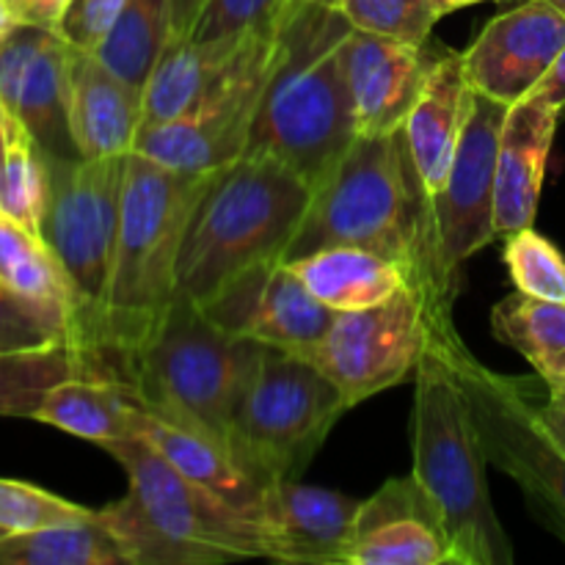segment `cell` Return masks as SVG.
Returning <instances> with one entry per match:
<instances>
[{
    "label": "cell",
    "instance_id": "7c38bea8",
    "mask_svg": "<svg viewBox=\"0 0 565 565\" xmlns=\"http://www.w3.org/2000/svg\"><path fill=\"white\" fill-rule=\"evenodd\" d=\"M428 345V312L419 292L379 307L337 312L318 342L312 362L340 386L348 408L414 379Z\"/></svg>",
    "mask_w": 565,
    "mask_h": 565
},
{
    "label": "cell",
    "instance_id": "681fc988",
    "mask_svg": "<svg viewBox=\"0 0 565 565\" xmlns=\"http://www.w3.org/2000/svg\"><path fill=\"white\" fill-rule=\"evenodd\" d=\"M0 116H3V105H0Z\"/></svg>",
    "mask_w": 565,
    "mask_h": 565
},
{
    "label": "cell",
    "instance_id": "f6af8a7d",
    "mask_svg": "<svg viewBox=\"0 0 565 565\" xmlns=\"http://www.w3.org/2000/svg\"><path fill=\"white\" fill-rule=\"evenodd\" d=\"M312 3H318V6H337V0H281L279 25L287 20V17L296 14L298 9H303V6H312Z\"/></svg>",
    "mask_w": 565,
    "mask_h": 565
},
{
    "label": "cell",
    "instance_id": "bcb514c9",
    "mask_svg": "<svg viewBox=\"0 0 565 565\" xmlns=\"http://www.w3.org/2000/svg\"><path fill=\"white\" fill-rule=\"evenodd\" d=\"M20 25V22L14 20V14L9 11V6H6V0H0V42H3L6 36H9L14 28Z\"/></svg>",
    "mask_w": 565,
    "mask_h": 565
},
{
    "label": "cell",
    "instance_id": "8fae6325",
    "mask_svg": "<svg viewBox=\"0 0 565 565\" xmlns=\"http://www.w3.org/2000/svg\"><path fill=\"white\" fill-rule=\"evenodd\" d=\"M103 450L125 469L132 502L166 535L202 550L215 565L259 557L274 561L263 524L185 478L147 441L121 439L110 441Z\"/></svg>",
    "mask_w": 565,
    "mask_h": 565
},
{
    "label": "cell",
    "instance_id": "4316f807",
    "mask_svg": "<svg viewBox=\"0 0 565 565\" xmlns=\"http://www.w3.org/2000/svg\"><path fill=\"white\" fill-rule=\"evenodd\" d=\"M252 36V33H248ZM243 39H196L185 36L169 42L158 64L149 72L141 88L143 97V127L177 119L185 114L199 94L224 72L235 58Z\"/></svg>",
    "mask_w": 565,
    "mask_h": 565
},
{
    "label": "cell",
    "instance_id": "8992f818",
    "mask_svg": "<svg viewBox=\"0 0 565 565\" xmlns=\"http://www.w3.org/2000/svg\"><path fill=\"white\" fill-rule=\"evenodd\" d=\"M312 185L276 154L246 152L213 174L177 265V292L207 303L248 265L285 257Z\"/></svg>",
    "mask_w": 565,
    "mask_h": 565
},
{
    "label": "cell",
    "instance_id": "4fadbf2b",
    "mask_svg": "<svg viewBox=\"0 0 565 565\" xmlns=\"http://www.w3.org/2000/svg\"><path fill=\"white\" fill-rule=\"evenodd\" d=\"M505 114V103H497L480 92L472 94L452 169L445 188L430 202L436 226V270H439V290L447 307H452L463 265L480 248L497 241V147H500Z\"/></svg>",
    "mask_w": 565,
    "mask_h": 565
},
{
    "label": "cell",
    "instance_id": "60d3db41",
    "mask_svg": "<svg viewBox=\"0 0 565 565\" xmlns=\"http://www.w3.org/2000/svg\"><path fill=\"white\" fill-rule=\"evenodd\" d=\"M524 386H527V395L530 401H533V408L541 417V423H544L546 428H550V434L565 447V392L546 390L544 395H539L527 381H524Z\"/></svg>",
    "mask_w": 565,
    "mask_h": 565
},
{
    "label": "cell",
    "instance_id": "1f68e13d",
    "mask_svg": "<svg viewBox=\"0 0 565 565\" xmlns=\"http://www.w3.org/2000/svg\"><path fill=\"white\" fill-rule=\"evenodd\" d=\"M47 204V158L36 138L3 108V163H0V210L33 232H42Z\"/></svg>",
    "mask_w": 565,
    "mask_h": 565
},
{
    "label": "cell",
    "instance_id": "52a82bcc",
    "mask_svg": "<svg viewBox=\"0 0 565 565\" xmlns=\"http://www.w3.org/2000/svg\"><path fill=\"white\" fill-rule=\"evenodd\" d=\"M345 412L340 386L312 359L263 345L235 425V461L265 486L298 480Z\"/></svg>",
    "mask_w": 565,
    "mask_h": 565
},
{
    "label": "cell",
    "instance_id": "7402d4cb",
    "mask_svg": "<svg viewBox=\"0 0 565 565\" xmlns=\"http://www.w3.org/2000/svg\"><path fill=\"white\" fill-rule=\"evenodd\" d=\"M472 94L475 88L467 81L461 53L441 50L430 64L419 99L403 125V138H406L414 171L430 202L445 188L452 169Z\"/></svg>",
    "mask_w": 565,
    "mask_h": 565
},
{
    "label": "cell",
    "instance_id": "b9f144b4",
    "mask_svg": "<svg viewBox=\"0 0 565 565\" xmlns=\"http://www.w3.org/2000/svg\"><path fill=\"white\" fill-rule=\"evenodd\" d=\"M530 94H539V97H544L546 103H550L552 108L561 114V119H565V44H563L561 53H557L555 64L550 66V72L541 77V83Z\"/></svg>",
    "mask_w": 565,
    "mask_h": 565
},
{
    "label": "cell",
    "instance_id": "2e32d148",
    "mask_svg": "<svg viewBox=\"0 0 565 565\" xmlns=\"http://www.w3.org/2000/svg\"><path fill=\"white\" fill-rule=\"evenodd\" d=\"M565 44V14L550 0H522L497 14L461 53L475 92L513 105L527 97Z\"/></svg>",
    "mask_w": 565,
    "mask_h": 565
},
{
    "label": "cell",
    "instance_id": "cb8c5ba5",
    "mask_svg": "<svg viewBox=\"0 0 565 565\" xmlns=\"http://www.w3.org/2000/svg\"><path fill=\"white\" fill-rule=\"evenodd\" d=\"M0 285L20 301L64 320L77 345L92 351L83 334L81 296L66 268L42 232L28 230L20 221L9 218L3 210H0Z\"/></svg>",
    "mask_w": 565,
    "mask_h": 565
},
{
    "label": "cell",
    "instance_id": "277c9868",
    "mask_svg": "<svg viewBox=\"0 0 565 565\" xmlns=\"http://www.w3.org/2000/svg\"><path fill=\"white\" fill-rule=\"evenodd\" d=\"M412 412V475L441 516L458 565H513V546L491 502L483 441L467 392L428 326Z\"/></svg>",
    "mask_w": 565,
    "mask_h": 565
},
{
    "label": "cell",
    "instance_id": "7dc6e473",
    "mask_svg": "<svg viewBox=\"0 0 565 565\" xmlns=\"http://www.w3.org/2000/svg\"><path fill=\"white\" fill-rule=\"evenodd\" d=\"M0 163H3V116H0Z\"/></svg>",
    "mask_w": 565,
    "mask_h": 565
},
{
    "label": "cell",
    "instance_id": "ac0fdd59",
    "mask_svg": "<svg viewBox=\"0 0 565 565\" xmlns=\"http://www.w3.org/2000/svg\"><path fill=\"white\" fill-rule=\"evenodd\" d=\"M359 511L362 502L340 491L274 480L265 489L259 524L268 533L276 563L348 565Z\"/></svg>",
    "mask_w": 565,
    "mask_h": 565
},
{
    "label": "cell",
    "instance_id": "5b68a950",
    "mask_svg": "<svg viewBox=\"0 0 565 565\" xmlns=\"http://www.w3.org/2000/svg\"><path fill=\"white\" fill-rule=\"evenodd\" d=\"M263 345L218 329L193 298L177 292L152 334L116 373L143 406L235 458V425Z\"/></svg>",
    "mask_w": 565,
    "mask_h": 565
},
{
    "label": "cell",
    "instance_id": "c3c4849f",
    "mask_svg": "<svg viewBox=\"0 0 565 565\" xmlns=\"http://www.w3.org/2000/svg\"><path fill=\"white\" fill-rule=\"evenodd\" d=\"M550 3H552V6H557V9H561L563 14H565V0H550Z\"/></svg>",
    "mask_w": 565,
    "mask_h": 565
},
{
    "label": "cell",
    "instance_id": "ffe728a7",
    "mask_svg": "<svg viewBox=\"0 0 565 565\" xmlns=\"http://www.w3.org/2000/svg\"><path fill=\"white\" fill-rule=\"evenodd\" d=\"M561 114L539 94L508 105L497 147L494 232L500 241L535 224Z\"/></svg>",
    "mask_w": 565,
    "mask_h": 565
},
{
    "label": "cell",
    "instance_id": "f35d334b",
    "mask_svg": "<svg viewBox=\"0 0 565 565\" xmlns=\"http://www.w3.org/2000/svg\"><path fill=\"white\" fill-rule=\"evenodd\" d=\"M127 0H72L61 20L58 33L77 50L97 53L99 44L119 20Z\"/></svg>",
    "mask_w": 565,
    "mask_h": 565
},
{
    "label": "cell",
    "instance_id": "9c48e42d",
    "mask_svg": "<svg viewBox=\"0 0 565 565\" xmlns=\"http://www.w3.org/2000/svg\"><path fill=\"white\" fill-rule=\"evenodd\" d=\"M428 326L467 392L489 463L511 475L565 539V447L535 414L524 381L483 367L452 323Z\"/></svg>",
    "mask_w": 565,
    "mask_h": 565
},
{
    "label": "cell",
    "instance_id": "4dcf8cb0",
    "mask_svg": "<svg viewBox=\"0 0 565 565\" xmlns=\"http://www.w3.org/2000/svg\"><path fill=\"white\" fill-rule=\"evenodd\" d=\"M171 42V0H127L97 55L132 86L143 88L149 72Z\"/></svg>",
    "mask_w": 565,
    "mask_h": 565
},
{
    "label": "cell",
    "instance_id": "6da1fadb",
    "mask_svg": "<svg viewBox=\"0 0 565 565\" xmlns=\"http://www.w3.org/2000/svg\"><path fill=\"white\" fill-rule=\"evenodd\" d=\"M329 246H362L397 259L412 274L428 320H452L436 270L434 204L414 171L403 130L353 138L312 188L285 263Z\"/></svg>",
    "mask_w": 565,
    "mask_h": 565
},
{
    "label": "cell",
    "instance_id": "3957f363",
    "mask_svg": "<svg viewBox=\"0 0 565 565\" xmlns=\"http://www.w3.org/2000/svg\"><path fill=\"white\" fill-rule=\"evenodd\" d=\"M351 31L337 6H303L281 22L279 58L248 136L246 152L276 154L312 188L359 136L342 72Z\"/></svg>",
    "mask_w": 565,
    "mask_h": 565
},
{
    "label": "cell",
    "instance_id": "d6986e66",
    "mask_svg": "<svg viewBox=\"0 0 565 565\" xmlns=\"http://www.w3.org/2000/svg\"><path fill=\"white\" fill-rule=\"evenodd\" d=\"M348 565H458L441 516L414 475L362 502Z\"/></svg>",
    "mask_w": 565,
    "mask_h": 565
},
{
    "label": "cell",
    "instance_id": "ba28073f",
    "mask_svg": "<svg viewBox=\"0 0 565 565\" xmlns=\"http://www.w3.org/2000/svg\"><path fill=\"white\" fill-rule=\"evenodd\" d=\"M47 158V204L42 237L70 274L83 303V334L99 351L105 296L114 268L116 235L121 215L125 158ZM110 364V362H108Z\"/></svg>",
    "mask_w": 565,
    "mask_h": 565
},
{
    "label": "cell",
    "instance_id": "836d02e7",
    "mask_svg": "<svg viewBox=\"0 0 565 565\" xmlns=\"http://www.w3.org/2000/svg\"><path fill=\"white\" fill-rule=\"evenodd\" d=\"M502 263L519 292L565 303V257L550 237L535 232V226L505 237Z\"/></svg>",
    "mask_w": 565,
    "mask_h": 565
},
{
    "label": "cell",
    "instance_id": "9a60e30c",
    "mask_svg": "<svg viewBox=\"0 0 565 565\" xmlns=\"http://www.w3.org/2000/svg\"><path fill=\"white\" fill-rule=\"evenodd\" d=\"M70 58L72 44L53 28L20 22L0 42V105L55 158H81L70 127Z\"/></svg>",
    "mask_w": 565,
    "mask_h": 565
},
{
    "label": "cell",
    "instance_id": "83f0119b",
    "mask_svg": "<svg viewBox=\"0 0 565 565\" xmlns=\"http://www.w3.org/2000/svg\"><path fill=\"white\" fill-rule=\"evenodd\" d=\"M77 375L116 373L108 359L70 340L44 348L0 351V417L36 419L44 397Z\"/></svg>",
    "mask_w": 565,
    "mask_h": 565
},
{
    "label": "cell",
    "instance_id": "f546056e",
    "mask_svg": "<svg viewBox=\"0 0 565 565\" xmlns=\"http://www.w3.org/2000/svg\"><path fill=\"white\" fill-rule=\"evenodd\" d=\"M0 565H130L97 511L83 522L0 535Z\"/></svg>",
    "mask_w": 565,
    "mask_h": 565
},
{
    "label": "cell",
    "instance_id": "e0dca14e",
    "mask_svg": "<svg viewBox=\"0 0 565 565\" xmlns=\"http://www.w3.org/2000/svg\"><path fill=\"white\" fill-rule=\"evenodd\" d=\"M436 55L425 44L397 42L353 28L342 50L348 99L359 136L403 130Z\"/></svg>",
    "mask_w": 565,
    "mask_h": 565
},
{
    "label": "cell",
    "instance_id": "603a6c76",
    "mask_svg": "<svg viewBox=\"0 0 565 565\" xmlns=\"http://www.w3.org/2000/svg\"><path fill=\"white\" fill-rule=\"evenodd\" d=\"M287 265L307 290L334 312L379 307L414 287L406 265L362 246L318 248Z\"/></svg>",
    "mask_w": 565,
    "mask_h": 565
},
{
    "label": "cell",
    "instance_id": "484cf974",
    "mask_svg": "<svg viewBox=\"0 0 565 565\" xmlns=\"http://www.w3.org/2000/svg\"><path fill=\"white\" fill-rule=\"evenodd\" d=\"M141 397L116 375H77L44 397L36 419L44 425L105 447L110 441L136 439Z\"/></svg>",
    "mask_w": 565,
    "mask_h": 565
},
{
    "label": "cell",
    "instance_id": "d4e9b609",
    "mask_svg": "<svg viewBox=\"0 0 565 565\" xmlns=\"http://www.w3.org/2000/svg\"><path fill=\"white\" fill-rule=\"evenodd\" d=\"M136 439L147 441L152 450H158L171 467L180 469L193 483L204 486L215 497L230 502L232 508L246 513L248 519L259 522V508H263V497L268 486L259 483L254 475H248L224 447L171 423V419L160 417V414L149 412L147 406L138 417Z\"/></svg>",
    "mask_w": 565,
    "mask_h": 565
},
{
    "label": "cell",
    "instance_id": "7bdbcfd3",
    "mask_svg": "<svg viewBox=\"0 0 565 565\" xmlns=\"http://www.w3.org/2000/svg\"><path fill=\"white\" fill-rule=\"evenodd\" d=\"M207 0H171V42L191 36Z\"/></svg>",
    "mask_w": 565,
    "mask_h": 565
},
{
    "label": "cell",
    "instance_id": "ab89813d",
    "mask_svg": "<svg viewBox=\"0 0 565 565\" xmlns=\"http://www.w3.org/2000/svg\"><path fill=\"white\" fill-rule=\"evenodd\" d=\"M70 3L72 0H6V6H9L17 22H22V25L53 28V31H58Z\"/></svg>",
    "mask_w": 565,
    "mask_h": 565
},
{
    "label": "cell",
    "instance_id": "d590c367",
    "mask_svg": "<svg viewBox=\"0 0 565 565\" xmlns=\"http://www.w3.org/2000/svg\"><path fill=\"white\" fill-rule=\"evenodd\" d=\"M88 516H94V511L75 505V502L64 500L53 491L20 483V480L0 478V535L83 522Z\"/></svg>",
    "mask_w": 565,
    "mask_h": 565
},
{
    "label": "cell",
    "instance_id": "f1b7e54d",
    "mask_svg": "<svg viewBox=\"0 0 565 565\" xmlns=\"http://www.w3.org/2000/svg\"><path fill=\"white\" fill-rule=\"evenodd\" d=\"M491 331L527 359L546 390L565 392V303L516 290L491 309Z\"/></svg>",
    "mask_w": 565,
    "mask_h": 565
},
{
    "label": "cell",
    "instance_id": "8d00e7d4",
    "mask_svg": "<svg viewBox=\"0 0 565 565\" xmlns=\"http://www.w3.org/2000/svg\"><path fill=\"white\" fill-rule=\"evenodd\" d=\"M66 340L75 342V337L64 320L20 301L0 285V351L44 348Z\"/></svg>",
    "mask_w": 565,
    "mask_h": 565
},
{
    "label": "cell",
    "instance_id": "44dd1931",
    "mask_svg": "<svg viewBox=\"0 0 565 565\" xmlns=\"http://www.w3.org/2000/svg\"><path fill=\"white\" fill-rule=\"evenodd\" d=\"M70 127L81 158H125L143 127L141 88L116 75L97 53L72 47Z\"/></svg>",
    "mask_w": 565,
    "mask_h": 565
},
{
    "label": "cell",
    "instance_id": "7a4b0ae2",
    "mask_svg": "<svg viewBox=\"0 0 565 565\" xmlns=\"http://www.w3.org/2000/svg\"><path fill=\"white\" fill-rule=\"evenodd\" d=\"M213 174L177 171L138 152L127 154L119 235L99 323V351L114 373L177 298L182 241Z\"/></svg>",
    "mask_w": 565,
    "mask_h": 565
},
{
    "label": "cell",
    "instance_id": "30bf717a",
    "mask_svg": "<svg viewBox=\"0 0 565 565\" xmlns=\"http://www.w3.org/2000/svg\"><path fill=\"white\" fill-rule=\"evenodd\" d=\"M279 28L252 33L182 116L141 127L132 152L177 171H218L243 158L279 58Z\"/></svg>",
    "mask_w": 565,
    "mask_h": 565
},
{
    "label": "cell",
    "instance_id": "e575fe53",
    "mask_svg": "<svg viewBox=\"0 0 565 565\" xmlns=\"http://www.w3.org/2000/svg\"><path fill=\"white\" fill-rule=\"evenodd\" d=\"M337 9L356 31L408 44L428 42L439 20L430 0H337Z\"/></svg>",
    "mask_w": 565,
    "mask_h": 565
},
{
    "label": "cell",
    "instance_id": "d6a6232c",
    "mask_svg": "<svg viewBox=\"0 0 565 565\" xmlns=\"http://www.w3.org/2000/svg\"><path fill=\"white\" fill-rule=\"evenodd\" d=\"M97 516L119 539L130 565H215L213 557L204 555L202 550L180 544L154 527L130 494L97 511Z\"/></svg>",
    "mask_w": 565,
    "mask_h": 565
},
{
    "label": "cell",
    "instance_id": "ee69618b",
    "mask_svg": "<svg viewBox=\"0 0 565 565\" xmlns=\"http://www.w3.org/2000/svg\"><path fill=\"white\" fill-rule=\"evenodd\" d=\"M434 3V11L436 17H447L452 14V11H461V9H469V6H478V3H486V0H430Z\"/></svg>",
    "mask_w": 565,
    "mask_h": 565
},
{
    "label": "cell",
    "instance_id": "74e56055",
    "mask_svg": "<svg viewBox=\"0 0 565 565\" xmlns=\"http://www.w3.org/2000/svg\"><path fill=\"white\" fill-rule=\"evenodd\" d=\"M281 0H207L193 25L196 39H243L279 28Z\"/></svg>",
    "mask_w": 565,
    "mask_h": 565
},
{
    "label": "cell",
    "instance_id": "5bb4252c",
    "mask_svg": "<svg viewBox=\"0 0 565 565\" xmlns=\"http://www.w3.org/2000/svg\"><path fill=\"white\" fill-rule=\"evenodd\" d=\"M199 307L230 334L307 359L337 315L307 290L285 257L248 265Z\"/></svg>",
    "mask_w": 565,
    "mask_h": 565
}]
</instances>
